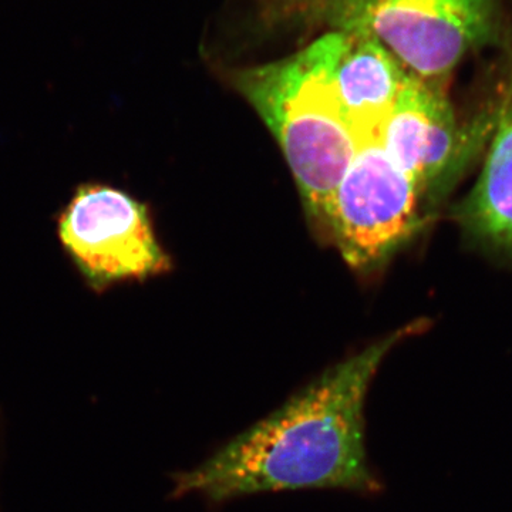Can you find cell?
Instances as JSON below:
<instances>
[{
	"label": "cell",
	"mask_w": 512,
	"mask_h": 512,
	"mask_svg": "<svg viewBox=\"0 0 512 512\" xmlns=\"http://www.w3.org/2000/svg\"><path fill=\"white\" fill-rule=\"evenodd\" d=\"M339 33L329 30L291 56L229 73V83L269 128L305 210L325 228L333 191L360 140L333 83Z\"/></svg>",
	"instance_id": "2"
},
{
	"label": "cell",
	"mask_w": 512,
	"mask_h": 512,
	"mask_svg": "<svg viewBox=\"0 0 512 512\" xmlns=\"http://www.w3.org/2000/svg\"><path fill=\"white\" fill-rule=\"evenodd\" d=\"M424 329L414 322L357 350L232 437L198 466L171 476V498L211 505L289 491H383L366 446V402L387 355Z\"/></svg>",
	"instance_id": "1"
},
{
	"label": "cell",
	"mask_w": 512,
	"mask_h": 512,
	"mask_svg": "<svg viewBox=\"0 0 512 512\" xmlns=\"http://www.w3.org/2000/svg\"><path fill=\"white\" fill-rule=\"evenodd\" d=\"M377 138L412 178L421 197L447 184L464 150V136L444 82H431L412 73L380 124Z\"/></svg>",
	"instance_id": "6"
},
{
	"label": "cell",
	"mask_w": 512,
	"mask_h": 512,
	"mask_svg": "<svg viewBox=\"0 0 512 512\" xmlns=\"http://www.w3.org/2000/svg\"><path fill=\"white\" fill-rule=\"evenodd\" d=\"M421 198L376 134L360 141L330 198L325 228L343 261L367 274L386 264L420 227Z\"/></svg>",
	"instance_id": "4"
},
{
	"label": "cell",
	"mask_w": 512,
	"mask_h": 512,
	"mask_svg": "<svg viewBox=\"0 0 512 512\" xmlns=\"http://www.w3.org/2000/svg\"><path fill=\"white\" fill-rule=\"evenodd\" d=\"M458 217L488 247L512 254V104L505 110L480 177L461 204Z\"/></svg>",
	"instance_id": "8"
},
{
	"label": "cell",
	"mask_w": 512,
	"mask_h": 512,
	"mask_svg": "<svg viewBox=\"0 0 512 512\" xmlns=\"http://www.w3.org/2000/svg\"><path fill=\"white\" fill-rule=\"evenodd\" d=\"M57 234L77 271L96 292L173 269L147 205L110 185L77 188L60 214Z\"/></svg>",
	"instance_id": "5"
},
{
	"label": "cell",
	"mask_w": 512,
	"mask_h": 512,
	"mask_svg": "<svg viewBox=\"0 0 512 512\" xmlns=\"http://www.w3.org/2000/svg\"><path fill=\"white\" fill-rule=\"evenodd\" d=\"M330 30L373 40L407 72L446 83L497 35L498 0H311Z\"/></svg>",
	"instance_id": "3"
},
{
	"label": "cell",
	"mask_w": 512,
	"mask_h": 512,
	"mask_svg": "<svg viewBox=\"0 0 512 512\" xmlns=\"http://www.w3.org/2000/svg\"><path fill=\"white\" fill-rule=\"evenodd\" d=\"M333 83L346 120L360 141L376 136L409 72L367 37L340 32Z\"/></svg>",
	"instance_id": "7"
}]
</instances>
